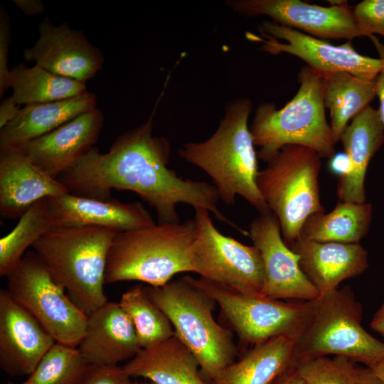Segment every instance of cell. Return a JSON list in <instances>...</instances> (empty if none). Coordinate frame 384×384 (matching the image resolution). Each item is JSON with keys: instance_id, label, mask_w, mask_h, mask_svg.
I'll use <instances>...</instances> for the list:
<instances>
[{"instance_id": "cell-43", "label": "cell", "mask_w": 384, "mask_h": 384, "mask_svg": "<svg viewBox=\"0 0 384 384\" xmlns=\"http://www.w3.org/2000/svg\"><path fill=\"white\" fill-rule=\"evenodd\" d=\"M132 384H156V383L152 381L149 380V381H145V382L134 381V382H132Z\"/></svg>"}, {"instance_id": "cell-7", "label": "cell", "mask_w": 384, "mask_h": 384, "mask_svg": "<svg viewBox=\"0 0 384 384\" xmlns=\"http://www.w3.org/2000/svg\"><path fill=\"white\" fill-rule=\"evenodd\" d=\"M266 163L258 172L257 186L290 248L299 238L306 220L324 212L319 183L321 157L309 147L287 144Z\"/></svg>"}, {"instance_id": "cell-33", "label": "cell", "mask_w": 384, "mask_h": 384, "mask_svg": "<svg viewBox=\"0 0 384 384\" xmlns=\"http://www.w3.org/2000/svg\"><path fill=\"white\" fill-rule=\"evenodd\" d=\"M351 9L362 37L371 38L377 46L373 34L384 37V0H363Z\"/></svg>"}, {"instance_id": "cell-5", "label": "cell", "mask_w": 384, "mask_h": 384, "mask_svg": "<svg viewBox=\"0 0 384 384\" xmlns=\"http://www.w3.org/2000/svg\"><path fill=\"white\" fill-rule=\"evenodd\" d=\"M298 81L297 92L283 107L265 102L255 110L250 129L255 146L260 148L257 157L265 162L287 144L309 147L321 158L336 154L326 117L322 74L305 65Z\"/></svg>"}, {"instance_id": "cell-14", "label": "cell", "mask_w": 384, "mask_h": 384, "mask_svg": "<svg viewBox=\"0 0 384 384\" xmlns=\"http://www.w3.org/2000/svg\"><path fill=\"white\" fill-rule=\"evenodd\" d=\"M225 4L242 16L265 15L274 23L322 40L362 37L345 1L330 6L300 0H229Z\"/></svg>"}, {"instance_id": "cell-13", "label": "cell", "mask_w": 384, "mask_h": 384, "mask_svg": "<svg viewBox=\"0 0 384 384\" xmlns=\"http://www.w3.org/2000/svg\"><path fill=\"white\" fill-rule=\"evenodd\" d=\"M247 232L262 260V295L274 299L306 302L320 297L302 271L299 256L284 242L279 222L272 212L254 218Z\"/></svg>"}, {"instance_id": "cell-3", "label": "cell", "mask_w": 384, "mask_h": 384, "mask_svg": "<svg viewBox=\"0 0 384 384\" xmlns=\"http://www.w3.org/2000/svg\"><path fill=\"white\" fill-rule=\"evenodd\" d=\"M117 233L98 226H56L32 246L53 279L87 316L107 302L106 265Z\"/></svg>"}, {"instance_id": "cell-23", "label": "cell", "mask_w": 384, "mask_h": 384, "mask_svg": "<svg viewBox=\"0 0 384 384\" xmlns=\"http://www.w3.org/2000/svg\"><path fill=\"white\" fill-rule=\"evenodd\" d=\"M123 368L131 377H142L156 384H208L196 356L176 334L142 348Z\"/></svg>"}, {"instance_id": "cell-2", "label": "cell", "mask_w": 384, "mask_h": 384, "mask_svg": "<svg viewBox=\"0 0 384 384\" xmlns=\"http://www.w3.org/2000/svg\"><path fill=\"white\" fill-rule=\"evenodd\" d=\"M252 103L247 98L230 100L214 133L207 139L181 145L178 156L212 179L221 200L232 206L237 196L260 214L270 213L257 186V153L248 126Z\"/></svg>"}, {"instance_id": "cell-39", "label": "cell", "mask_w": 384, "mask_h": 384, "mask_svg": "<svg viewBox=\"0 0 384 384\" xmlns=\"http://www.w3.org/2000/svg\"><path fill=\"white\" fill-rule=\"evenodd\" d=\"M376 96L379 100V115L384 127V72L380 73L375 79Z\"/></svg>"}, {"instance_id": "cell-26", "label": "cell", "mask_w": 384, "mask_h": 384, "mask_svg": "<svg viewBox=\"0 0 384 384\" xmlns=\"http://www.w3.org/2000/svg\"><path fill=\"white\" fill-rule=\"evenodd\" d=\"M323 97L330 112V127L335 144L348 122L376 97L375 80H368L346 72L321 73Z\"/></svg>"}, {"instance_id": "cell-42", "label": "cell", "mask_w": 384, "mask_h": 384, "mask_svg": "<svg viewBox=\"0 0 384 384\" xmlns=\"http://www.w3.org/2000/svg\"><path fill=\"white\" fill-rule=\"evenodd\" d=\"M368 368L376 378L384 383V358Z\"/></svg>"}, {"instance_id": "cell-6", "label": "cell", "mask_w": 384, "mask_h": 384, "mask_svg": "<svg viewBox=\"0 0 384 384\" xmlns=\"http://www.w3.org/2000/svg\"><path fill=\"white\" fill-rule=\"evenodd\" d=\"M152 301L170 321L175 334L194 354L208 383L238 356L233 334L217 323V304L203 290L182 278L147 287Z\"/></svg>"}, {"instance_id": "cell-38", "label": "cell", "mask_w": 384, "mask_h": 384, "mask_svg": "<svg viewBox=\"0 0 384 384\" xmlns=\"http://www.w3.org/2000/svg\"><path fill=\"white\" fill-rule=\"evenodd\" d=\"M270 384H306L299 375L296 365L278 375Z\"/></svg>"}, {"instance_id": "cell-10", "label": "cell", "mask_w": 384, "mask_h": 384, "mask_svg": "<svg viewBox=\"0 0 384 384\" xmlns=\"http://www.w3.org/2000/svg\"><path fill=\"white\" fill-rule=\"evenodd\" d=\"M12 299L31 314L58 343L78 347L87 316L70 299L33 250L25 253L6 276Z\"/></svg>"}, {"instance_id": "cell-4", "label": "cell", "mask_w": 384, "mask_h": 384, "mask_svg": "<svg viewBox=\"0 0 384 384\" xmlns=\"http://www.w3.org/2000/svg\"><path fill=\"white\" fill-rule=\"evenodd\" d=\"M193 219L118 232L110 247L105 284L139 281L163 286L176 274L195 272Z\"/></svg>"}, {"instance_id": "cell-32", "label": "cell", "mask_w": 384, "mask_h": 384, "mask_svg": "<svg viewBox=\"0 0 384 384\" xmlns=\"http://www.w3.org/2000/svg\"><path fill=\"white\" fill-rule=\"evenodd\" d=\"M341 356H324L296 363L306 384H359L363 368Z\"/></svg>"}, {"instance_id": "cell-44", "label": "cell", "mask_w": 384, "mask_h": 384, "mask_svg": "<svg viewBox=\"0 0 384 384\" xmlns=\"http://www.w3.org/2000/svg\"><path fill=\"white\" fill-rule=\"evenodd\" d=\"M6 384H14V383L9 382V383H7Z\"/></svg>"}, {"instance_id": "cell-29", "label": "cell", "mask_w": 384, "mask_h": 384, "mask_svg": "<svg viewBox=\"0 0 384 384\" xmlns=\"http://www.w3.org/2000/svg\"><path fill=\"white\" fill-rule=\"evenodd\" d=\"M55 226L48 198L35 203L10 233L0 240V275L6 277L21 260L26 250Z\"/></svg>"}, {"instance_id": "cell-18", "label": "cell", "mask_w": 384, "mask_h": 384, "mask_svg": "<svg viewBox=\"0 0 384 384\" xmlns=\"http://www.w3.org/2000/svg\"><path fill=\"white\" fill-rule=\"evenodd\" d=\"M48 204L55 227L98 226L123 232L156 224L139 202L103 201L66 193L48 197Z\"/></svg>"}, {"instance_id": "cell-28", "label": "cell", "mask_w": 384, "mask_h": 384, "mask_svg": "<svg viewBox=\"0 0 384 384\" xmlns=\"http://www.w3.org/2000/svg\"><path fill=\"white\" fill-rule=\"evenodd\" d=\"M8 85L18 105L64 100L88 92L85 83L55 75L37 65L28 67L24 63L10 70Z\"/></svg>"}, {"instance_id": "cell-1", "label": "cell", "mask_w": 384, "mask_h": 384, "mask_svg": "<svg viewBox=\"0 0 384 384\" xmlns=\"http://www.w3.org/2000/svg\"><path fill=\"white\" fill-rule=\"evenodd\" d=\"M156 107L145 122L119 135L107 153L93 146L56 179L71 195L103 201L112 199L113 188L134 192L155 210L159 224L181 222L179 203L215 212L219 195L213 184L181 178L169 167L170 143L153 134Z\"/></svg>"}, {"instance_id": "cell-17", "label": "cell", "mask_w": 384, "mask_h": 384, "mask_svg": "<svg viewBox=\"0 0 384 384\" xmlns=\"http://www.w3.org/2000/svg\"><path fill=\"white\" fill-rule=\"evenodd\" d=\"M103 115L97 107L26 142L20 150L53 178L76 165L98 140Z\"/></svg>"}, {"instance_id": "cell-12", "label": "cell", "mask_w": 384, "mask_h": 384, "mask_svg": "<svg viewBox=\"0 0 384 384\" xmlns=\"http://www.w3.org/2000/svg\"><path fill=\"white\" fill-rule=\"evenodd\" d=\"M260 35L246 33L247 39L261 43L260 49L272 55H295L320 73L346 72L357 78L375 80L384 72V57L373 58L358 53L351 41L334 46L273 21L259 25Z\"/></svg>"}, {"instance_id": "cell-25", "label": "cell", "mask_w": 384, "mask_h": 384, "mask_svg": "<svg viewBox=\"0 0 384 384\" xmlns=\"http://www.w3.org/2000/svg\"><path fill=\"white\" fill-rule=\"evenodd\" d=\"M297 340L279 336L258 344L224 368L208 384H270L296 365Z\"/></svg>"}, {"instance_id": "cell-9", "label": "cell", "mask_w": 384, "mask_h": 384, "mask_svg": "<svg viewBox=\"0 0 384 384\" xmlns=\"http://www.w3.org/2000/svg\"><path fill=\"white\" fill-rule=\"evenodd\" d=\"M184 277L215 300L241 345L250 348L279 336L298 341L310 321L312 301L284 302L245 293L201 277Z\"/></svg>"}, {"instance_id": "cell-27", "label": "cell", "mask_w": 384, "mask_h": 384, "mask_svg": "<svg viewBox=\"0 0 384 384\" xmlns=\"http://www.w3.org/2000/svg\"><path fill=\"white\" fill-rule=\"evenodd\" d=\"M370 203L340 202L329 213H316L304 222L300 236L317 242L359 243L369 231Z\"/></svg>"}, {"instance_id": "cell-30", "label": "cell", "mask_w": 384, "mask_h": 384, "mask_svg": "<svg viewBox=\"0 0 384 384\" xmlns=\"http://www.w3.org/2000/svg\"><path fill=\"white\" fill-rule=\"evenodd\" d=\"M118 303L132 321L142 348L174 335L170 321L152 301L147 287L142 284L131 287L122 294Z\"/></svg>"}, {"instance_id": "cell-19", "label": "cell", "mask_w": 384, "mask_h": 384, "mask_svg": "<svg viewBox=\"0 0 384 384\" xmlns=\"http://www.w3.org/2000/svg\"><path fill=\"white\" fill-rule=\"evenodd\" d=\"M87 364L117 365L142 349L135 327L119 303L106 302L87 316L78 346Z\"/></svg>"}, {"instance_id": "cell-40", "label": "cell", "mask_w": 384, "mask_h": 384, "mask_svg": "<svg viewBox=\"0 0 384 384\" xmlns=\"http://www.w3.org/2000/svg\"><path fill=\"white\" fill-rule=\"evenodd\" d=\"M370 326L373 331L384 336V302L374 314Z\"/></svg>"}, {"instance_id": "cell-31", "label": "cell", "mask_w": 384, "mask_h": 384, "mask_svg": "<svg viewBox=\"0 0 384 384\" xmlns=\"http://www.w3.org/2000/svg\"><path fill=\"white\" fill-rule=\"evenodd\" d=\"M87 366L77 347L55 342L22 384H75Z\"/></svg>"}, {"instance_id": "cell-8", "label": "cell", "mask_w": 384, "mask_h": 384, "mask_svg": "<svg viewBox=\"0 0 384 384\" xmlns=\"http://www.w3.org/2000/svg\"><path fill=\"white\" fill-rule=\"evenodd\" d=\"M362 311L349 286L313 300L310 321L296 343V363L341 356L371 368L383 359L384 343L362 326Z\"/></svg>"}, {"instance_id": "cell-20", "label": "cell", "mask_w": 384, "mask_h": 384, "mask_svg": "<svg viewBox=\"0 0 384 384\" xmlns=\"http://www.w3.org/2000/svg\"><path fill=\"white\" fill-rule=\"evenodd\" d=\"M68 193L65 186L34 165L20 149H0V215L21 218L41 199Z\"/></svg>"}, {"instance_id": "cell-41", "label": "cell", "mask_w": 384, "mask_h": 384, "mask_svg": "<svg viewBox=\"0 0 384 384\" xmlns=\"http://www.w3.org/2000/svg\"><path fill=\"white\" fill-rule=\"evenodd\" d=\"M359 384H384L376 378L368 368H363Z\"/></svg>"}, {"instance_id": "cell-11", "label": "cell", "mask_w": 384, "mask_h": 384, "mask_svg": "<svg viewBox=\"0 0 384 384\" xmlns=\"http://www.w3.org/2000/svg\"><path fill=\"white\" fill-rule=\"evenodd\" d=\"M194 210L196 236L192 255L195 273L245 293L261 294L264 269L258 249L222 234L207 210Z\"/></svg>"}, {"instance_id": "cell-36", "label": "cell", "mask_w": 384, "mask_h": 384, "mask_svg": "<svg viewBox=\"0 0 384 384\" xmlns=\"http://www.w3.org/2000/svg\"><path fill=\"white\" fill-rule=\"evenodd\" d=\"M18 105L11 95L4 99L0 105V129L9 123L19 112Z\"/></svg>"}, {"instance_id": "cell-34", "label": "cell", "mask_w": 384, "mask_h": 384, "mask_svg": "<svg viewBox=\"0 0 384 384\" xmlns=\"http://www.w3.org/2000/svg\"><path fill=\"white\" fill-rule=\"evenodd\" d=\"M130 378L118 365L87 364L75 384H132Z\"/></svg>"}, {"instance_id": "cell-22", "label": "cell", "mask_w": 384, "mask_h": 384, "mask_svg": "<svg viewBox=\"0 0 384 384\" xmlns=\"http://www.w3.org/2000/svg\"><path fill=\"white\" fill-rule=\"evenodd\" d=\"M341 142L348 166L339 176L337 196L340 202H366L365 179L373 155L384 143V127L379 112L367 106L345 128Z\"/></svg>"}, {"instance_id": "cell-16", "label": "cell", "mask_w": 384, "mask_h": 384, "mask_svg": "<svg viewBox=\"0 0 384 384\" xmlns=\"http://www.w3.org/2000/svg\"><path fill=\"white\" fill-rule=\"evenodd\" d=\"M55 342L6 289L0 290V367L4 372L28 376Z\"/></svg>"}, {"instance_id": "cell-21", "label": "cell", "mask_w": 384, "mask_h": 384, "mask_svg": "<svg viewBox=\"0 0 384 384\" xmlns=\"http://www.w3.org/2000/svg\"><path fill=\"white\" fill-rule=\"evenodd\" d=\"M290 249L299 256L302 271L320 295L368 267V252L359 243L317 242L299 236Z\"/></svg>"}, {"instance_id": "cell-37", "label": "cell", "mask_w": 384, "mask_h": 384, "mask_svg": "<svg viewBox=\"0 0 384 384\" xmlns=\"http://www.w3.org/2000/svg\"><path fill=\"white\" fill-rule=\"evenodd\" d=\"M14 3L28 16L40 15L45 11V6L40 0H14Z\"/></svg>"}, {"instance_id": "cell-24", "label": "cell", "mask_w": 384, "mask_h": 384, "mask_svg": "<svg viewBox=\"0 0 384 384\" xmlns=\"http://www.w3.org/2000/svg\"><path fill=\"white\" fill-rule=\"evenodd\" d=\"M96 103L95 95L87 92L64 100L25 105L0 129V149H20L26 142L96 108Z\"/></svg>"}, {"instance_id": "cell-15", "label": "cell", "mask_w": 384, "mask_h": 384, "mask_svg": "<svg viewBox=\"0 0 384 384\" xmlns=\"http://www.w3.org/2000/svg\"><path fill=\"white\" fill-rule=\"evenodd\" d=\"M39 38L25 49L24 58L55 75L83 83L102 68L104 56L82 31L67 23L54 26L46 17L38 26Z\"/></svg>"}, {"instance_id": "cell-35", "label": "cell", "mask_w": 384, "mask_h": 384, "mask_svg": "<svg viewBox=\"0 0 384 384\" xmlns=\"http://www.w3.org/2000/svg\"><path fill=\"white\" fill-rule=\"evenodd\" d=\"M11 41L9 16L5 9H0V97L9 87L8 80L10 70L8 68V56Z\"/></svg>"}]
</instances>
